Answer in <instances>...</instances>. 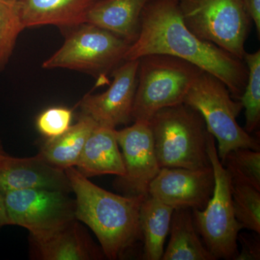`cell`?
<instances>
[{
    "label": "cell",
    "instance_id": "cell-1",
    "mask_svg": "<svg viewBox=\"0 0 260 260\" xmlns=\"http://www.w3.org/2000/svg\"><path fill=\"white\" fill-rule=\"evenodd\" d=\"M167 54L196 65L223 82L235 100H240L247 80L244 60L212 43L202 40L186 26L179 0H150L140 17L139 34L124 60L148 54Z\"/></svg>",
    "mask_w": 260,
    "mask_h": 260
},
{
    "label": "cell",
    "instance_id": "cell-2",
    "mask_svg": "<svg viewBox=\"0 0 260 260\" xmlns=\"http://www.w3.org/2000/svg\"><path fill=\"white\" fill-rule=\"evenodd\" d=\"M64 171L76 197L75 218L93 231L108 259H119L142 239L140 208L145 196L114 194L94 184L75 167Z\"/></svg>",
    "mask_w": 260,
    "mask_h": 260
},
{
    "label": "cell",
    "instance_id": "cell-3",
    "mask_svg": "<svg viewBox=\"0 0 260 260\" xmlns=\"http://www.w3.org/2000/svg\"><path fill=\"white\" fill-rule=\"evenodd\" d=\"M160 168L203 169L211 167L204 119L182 103L164 108L148 121Z\"/></svg>",
    "mask_w": 260,
    "mask_h": 260
},
{
    "label": "cell",
    "instance_id": "cell-4",
    "mask_svg": "<svg viewBox=\"0 0 260 260\" xmlns=\"http://www.w3.org/2000/svg\"><path fill=\"white\" fill-rule=\"evenodd\" d=\"M203 72L196 65L175 56L157 54L142 56L133 121H148L160 109L184 103Z\"/></svg>",
    "mask_w": 260,
    "mask_h": 260
},
{
    "label": "cell",
    "instance_id": "cell-5",
    "mask_svg": "<svg viewBox=\"0 0 260 260\" xmlns=\"http://www.w3.org/2000/svg\"><path fill=\"white\" fill-rule=\"evenodd\" d=\"M184 103L203 116L208 131L218 142L217 151L221 164L232 150H259L257 140L238 124L242 102L235 100L225 84L215 75L203 71L186 94Z\"/></svg>",
    "mask_w": 260,
    "mask_h": 260
},
{
    "label": "cell",
    "instance_id": "cell-6",
    "mask_svg": "<svg viewBox=\"0 0 260 260\" xmlns=\"http://www.w3.org/2000/svg\"><path fill=\"white\" fill-rule=\"evenodd\" d=\"M208 153L213 167V195L203 210H192L198 234L215 259H237L238 235L242 229L233 208L231 177L220 162L213 135H208Z\"/></svg>",
    "mask_w": 260,
    "mask_h": 260
},
{
    "label": "cell",
    "instance_id": "cell-7",
    "mask_svg": "<svg viewBox=\"0 0 260 260\" xmlns=\"http://www.w3.org/2000/svg\"><path fill=\"white\" fill-rule=\"evenodd\" d=\"M179 9L196 37L243 60L251 20L242 0H179Z\"/></svg>",
    "mask_w": 260,
    "mask_h": 260
},
{
    "label": "cell",
    "instance_id": "cell-8",
    "mask_svg": "<svg viewBox=\"0 0 260 260\" xmlns=\"http://www.w3.org/2000/svg\"><path fill=\"white\" fill-rule=\"evenodd\" d=\"M130 44L105 29L83 23L74 28L42 68L77 70L95 76L107 75L124 61Z\"/></svg>",
    "mask_w": 260,
    "mask_h": 260
},
{
    "label": "cell",
    "instance_id": "cell-9",
    "mask_svg": "<svg viewBox=\"0 0 260 260\" xmlns=\"http://www.w3.org/2000/svg\"><path fill=\"white\" fill-rule=\"evenodd\" d=\"M5 193L10 225L28 229L31 239H41L75 220V201L68 193L23 189Z\"/></svg>",
    "mask_w": 260,
    "mask_h": 260
},
{
    "label": "cell",
    "instance_id": "cell-10",
    "mask_svg": "<svg viewBox=\"0 0 260 260\" xmlns=\"http://www.w3.org/2000/svg\"><path fill=\"white\" fill-rule=\"evenodd\" d=\"M115 135L125 169V174L119 177L118 186L125 196H146L150 183L161 169L148 121H134L132 126L115 129Z\"/></svg>",
    "mask_w": 260,
    "mask_h": 260
},
{
    "label": "cell",
    "instance_id": "cell-11",
    "mask_svg": "<svg viewBox=\"0 0 260 260\" xmlns=\"http://www.w3.org/2000/svg\"><path fill=\"white\" fill-rule=\"evenodd\" d=\"M139 59L124 61L113 71V81L104 93L85 95L80 102L82 115L98 125L116 129L133 121Z\"/></svg>",
    "mask_w": 260,
    "mask_h": 260
},
{
    "label": "cell",
    "instance_id": "cell-12",
    "mask_svg": "<svg viewBox=\"0 0 260 260\" xmlns=\"http://www.w3.org/2000/svg\"><path fill=\"white\" fill-rule=\"evenodd\" d=\"M213 167L189 169L164 167L150 183L148 194L177 208L203 210L214 190Z\"/></svg>",
    "mask_w": 260,
    "mask_h": 260
},
{
    "label": "cell",
    "instance_id": "cell-13",
    "mask_svg": "<svg viewBox=\"0 0 260 260\" xmlns=\"http://www.w3.org/2000/svg\"><path fill=\"white\" fill-rule=\"evenodd\" d=\"M44 189L72 192L69 178L63 169L54 167L39 155L31 158L10 156L0 166V190Z\"/></svg>",
    "mask_w": 260,
    "mask_h": 260
},
{
    "label": "cell",
    "instance_id": "cell-14",
    "mask_svg": "<svg viewBox=\"0 0 260 260\" xmlns=\"http://www.w3.org/2000/svg\"><path fill=\"white\" fill-rule=\"evenodd\" d=\"M115 129L96 124L92 130L75 165L84 177L113 174L122 177L125 174Z\"/></svg>",
    "mask_w": 260,
    "mask_h": 260
},
{
    "label": "cell",
    "instance_id": "cell-15",
    "mask_svg": "<svg viewBox=\"0 0 260 260\" xmlns=\"http://www.w3.org/2000/svg\"><path fill=\"white\" fill-rule=\"evenodd\" d=\"M98 0H21L22 20L25 28L55 25L74 28L85 23L88 10Z\"/></svg>",
    "mask_w": 260,
    "mask_h": 260
},
{
    "label": "cell",
    "instance_id": "cell-16",
    "mask_svg": "<svg viewBox=\"0 0 260 260\" xmlns=\"http://www.w3.org/2000/svg\"><path fill=\"white\" fill-rule=\"evenodd\" d=\"M150 0H98L87 13L85 23L119 36L130 44L140 32V17Z\"/></svg>",
    "mask_w": 260,
    "mask_h": 260
},
{
    "label": "cell",
    "instance_id": "cell-17",
    "mask_svg": "<svg viewBox=\"0 0 260 260\" xmlns=\"http://www.w3.org/2000/svg\"><path fill=\"white\" fill-rule=\"evenodd\" d=\"M31 240L44 260L99 259L104 254L83 232L76 219L47 237Z\"/></svg>",
    "mask_w": 260,
    "mask_h": 260
},
{
    "label": "cell",
    "instance_id": "cell-18",
    "mask_svg": "<svg viewBox=\"0 0 260 260\" xmlns=\"http://www.w3.org/2000/svg\"><path fill=\"white\" fill-rule=\"evenodd\" d=\"M171 237L162 260H215L200 238L192 210L177 208L171 222Z\"/></svg>",
    "mask_w": 260,
    "mask_h": 260
},
{
    "label": "cell",
    "instance_id": "cell-19",
    "mask_svg": "<svg viewBox=\"0 0 260 260\" xmlns=\"http://www.w3.org/2000/svg\"><path fill=\"white\" fill-rule=\"evenodd\" d=\"M174 208L148 194L140 208V226L143 240V259H161L164 244Z\"/></svg>",
    "mask_w": 260,
    "mask_h": 260
},
{
    "label": "cell",
    "instance_id": "cell-20",
    "mask_svg": "<svg viewBox=\"0 0 260 260\" xmlns=\"http://www.w3.org/2000/svg\"><path fill=\"white\" fill-rule=\"evenodd\" d=\"M96 124L93 119L81 114L78 122L63 134L48 138L38 155L63 170L75 167L89 135Z\"/></svg>",
    "mask_w": 260,
    "mask_h": 260
},
{
    "label": "cell",
    "instance_id": "cell-21",
    "mask_svg": "<svg viewBox=\"0 0 260 260\" xmlns=\"http://www.w3.org/2000/svg\"><path fill=\"white\" fill-rule=\"evenodd\" d=\"M243 60L248 74L245 88L239 101L245 109L244 129L250 134L259 126L260 121V51L246 52Z\"/></svg>",
    "mask_w": 260,
    "mask_h": 260
},
{
    "label": "cell",
    "instance_id": "cell-22",
    "mask_svg": "<svg viewBox=\"0 0 260 260\" xmlns=\"http://www.w3.org/2000/svg\"><path fill=\"white\" fill-rule=\"evenodd\" d=\"M233 208L242 229L260 234V191L249 184L231 180Z\"/></svg>",
    "mask_w": 260,
    "mask_h": 260
},
{
    "label": "cell",
    "instance_id": "cell-23",
    "mask_svg": "<svg viewBox=\"0 0 260 260\" xmlns=\"http://www.w3.org/2000/svg\"><path fill=\"white\" fill-rule=\"evenodd\" d=\"M25 28L20 2L0 0V72L8 64L19 36Z\"/></svg>",
    "mask_w": 260,
    "mask_h": 260
},
{
    "label": "cell",
    "instance_id": "cell-24",
    "mask_svg": "<svg viewBox=\"0 0 260 260\" xmlns=\"http://www.w3.org/2000/svg\"><path fill=\"white\" fill-rule=\"evenodd\" d=\"M231 180L249 184L260 191V152L239 148L228 154L222 162Z\"/></svg>",
    "mask_w": 260,
    "mask_h": 260
},
{
    "label": "cell",
    "instance_id": "cell-25",
    "mask_svg": "<svg viewBox=\"0 0 260 260\" xmlns=\"http://www.w3.org/2000/svg\"><path fill=\"white\" fill-rule=\"evenodd\" d=\"M73 111L61 107H51L41 113L37 119V129L47 138H55L72 125Z\"/></svg>",
    "mask_w": 260,
    "mask_h": 260
},
{
    "label": "cell",
    "instance_id": "cell-26",
    "mask_svg": "<svg viewBox=\"0 0 260 260\" xmlns=\"http://www.w3.org/2000/svg\"><path fill=\"white\" fill-rule=\"evenodd\" d=\"M259 234L255 235L242 234L238 235L242 249L239 252L237 260H259L260 259Z\"/></svg>",
    "mask_w": 260,
    "mask_h": 260
},
{
    "label": "cell",
    "instance_id": "cell-27",
    "mask_svg": "<svg viewBox=\"0 0 260 260\" xmlns=\"http://www.w3.org/2000/svg\"><path fill=\"white\" fill-rule=\"evenodd\" d=\"M246 13L254 23L258 37L260 36V0H242Z\"/></svg>",
    "mask_w": 260,
    "mask_h": 260
},
{
    "label": "cell",
    "instance_id": "cell-28",
    "mask_svg": "<svg viewBox=\"0 0 260 260\" xmlns=\"http://www.w3.org/2000/svg\"><path fill=\"white\" fill-rule=\"evenodd\" d=\"M8 225L10 223L5 205V193L0 190V229Z\"/></svg>",
    "mask_w": 260,
    "mask_h": 260
},
{
    "label": "cell",
    "instance_id": "cell-29",
    "mask_svg": "<svg viewBox=\"0 0 260 260\" xmlns=\"http://www.w3.org/2000/svg\"><path fill=\"white\" fill-rule=\"evenodd\" d=\"M10 157V155L5 152L4 148H3V143H2L1 140H0V166L3 162L6 161Z\"/></svg>",
    "mask_w": 260,
    "mask_h": 260
},
{
    "label": "cell",
    "instance_id": "cell-30",
    "mask_svg": "<svg viewBox=\"0 0 260 260\" xmlns=\"http://www.w3.org/2000/svg\"><path fill=\"white\" fill-rule=\"evenodd\" d=\"M15 1H21V0H15Z\"/></svg>",
    "mask_w": 260,
    "mask_h": 260
}]
</instances>
